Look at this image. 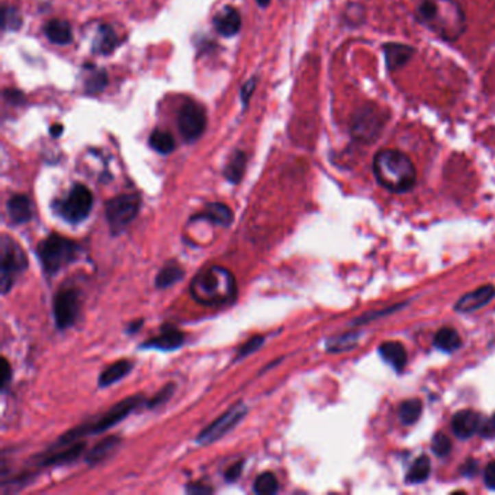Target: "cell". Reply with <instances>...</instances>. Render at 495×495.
I'll list each match as a JSON object with an SVG mask.
<instances>
[{"instance_id": "cell-1", "label": "cell", "mask_w": 495, "mask_h": 495, "mask_svg": "<svg viewBox=\"0 0 495 495\" xmlns=\"http://www.w3.org/2000/svg\"><path fill=\"white\" fill-rule=\"evenodd\" d=\"M415 18L446 43L459 40L468 28L466 15L457 0H420Z\"/></svg>"}, {"instance_id": "cell-2", "label": "cell", "mask_w": 495, "mask_h": 495, "mask_svg": "<svg viewBox=\"0 0 495 495\" xmlns=\"http://www.w3.org/2000/svg\"><path fill=\"white\" fill-rule=\"evenodd\" d=\"M374 175L382 188L394 193L411 191L417 182L413 160L395 148H383L374 158Z\"/></svg>"}, {"instance_id": "cell-3", "label": "cell", "mask_w": 495, "mask_h": 495, "mask_svg": "<svg viewBox=\"0 0 495 495\" xmlns=\"http://www.w3.org/2000/svg\"><path fill=\"white\" fill-rule=\"evenodd\" d=\"M191 293L202 305H226L236 300L237 283L231 271L221 266H209L191 283Z\"/></svg>"}, {"instance_id": "cell-4", "label": "cell", "mask_w": 495, "mask_h": 495, "mask_svg": "<svg viewBox=\"0 0 495 495\" xmlns=\"http://www.w3.org/2000/svg\"><path fill=\"white\" fill-rule=\"evenodd\" d=\"M143 401H144V398L141 397V395H134V397L122 400L121 402L114 405L110 410H108L102 415L90 420L89 423L80 424L79 427L64 433L63 436H60V439L57 440L53 449L69 446V444L79 442L84 436L99 435V433H104V431L109 430L110 427H114L118 423H121L123 418H127Z\"/></svg>"}, {"instance_id": "cell-5", "label": "cell", "mask_w": 495, "mask_h": 495, "mask_svg": "<svg viewBox=\"0 0 495 495\" xmlns=\"http://www.w3.org/2000/svg\"><path fill=\"white\" fill-rule=\"evenodd\" d=\"M80 253V244L60 234H49L36 245V254L48 276H54Z\"/></svg>"}, {"instance_id": "cell-6", "label": "cell", "mask_w": 495, "mask_h": 495, "mask_svg": "<svg viewBox=\"0 0 495 495\" xmlns=\"http://www.w3.org/2000/svg\"><path fill=\"white\" fill-rule=\"evenodd\" d=\"M389 112L379 105L367 104L359 108L350 119V135L361 144H374L385 130Z\"/></svg>"}, {"instance_id": "cell-7", "label": "cell", "mask_w": 495, "mask_h": 495, "mask_svg": "<svg viewBox=\"0 0 495 495\" xmlns=\"http://www.w3.org/2000/svg\"><path fill=\"white\" fill-rule=\"evenodd\" d=\"M2 270H0V287H2V293L6 295L12 288H14L18 278L23 274L28 267V257L22 250V247L8 236H3L2 240Z\"/></svg>"}, {"instance_id": "cell-8", "label": "cell", "mask_w": 495, "mask_h": 495, "mask_svg": "<svg viewBox=\"0 0 495 495\" xmlns=\"http://www.w3.org/2000/svg\"><path fill=\"white\" fill-rule=\"evenodd\" d=\"M141 206V200L135 193H125L108 201L105 214L112 234H121L137 217Z\"/></svg>"}, {"instance_id": "cell-9", "label": "cell", "mask_w": 495, "mask_h": 495, "mask_svg": "<svg viewBox=\"0 0 495 495\" xmlns=\"http://www.w3.org/2000/svg\"><path fill=\"white\" fill-rule=\"evenodd\" d=\"M93 206V195L84 184H74L66 197L56 204L57 214L71 224H77L88 218Z\"/></svg>"}, {"instance_id": "cell-10", "label": "cell", "mask_w": 495, "mask_h": 495, "mask_svg": "<svg viewBox=\"0 0 495 495\" xmlns=\"http://www.w3.org/2000/svg\"><path fill=\"white\" fill-rule=\"evenodd\" d=\"M245 413H247V407L244 402H239L234 407H231L228 411L219 415L215 422H213L208 427H205L200 433V435H197L196 442L206 446V444H211V443L222 439L230 430H232L241 422Z\"/></svg>"}, {"instance_id": "cell-11", "label": "cell", "mask_w": 495, "mask_h": 495, "mask_svg": "<svg viewBox=\"0 0 495 495\" xmlns=\"http://www.w3.org/2000/svg\"><path fill=\"white\" fill-rule=\"evenodd\" d=\"M80 313V292L73 287H63L54 298V318L60 330L71 327Z\"/></svg>"}, {"instance_id": "cell-12", "label": "cell", "mask_w": 495, "mask_h": 495, "mask_svg": "<svg viewBox=\"0 0 495 495\" xmlns=\"http://www.w3.org/2000/svg\"><path fill=\"white\" fill-rule=\"evenodd\" d=\"M178 127L184 141H196L206 128L205 109L200 104L188 101L179 110Z\"/></svg>"}, {"instance_id": "cell-13", "label": "cell", "mask_w": 495, "mask_h": 495, "mask_svg": "<svg viewBox=\"0 0 495 495\" xmlns=\"http://www.w3.org/2000/svg\"><path fill=\"white\" fill-rule=\"evenodd\" d=\"M494 296H495L494 285H485V287H481L472 292L463 295L462 298L456 302L455 309L459 313H472L490 304L494 300Z\"/></svg>"}, {"instance_id": "cell-14", "label": "cell", "mask_w": 495, "mask_h": 495, "mask_svg": "<svg viewBox=\"0 0 495 495\" xmlns=\"http://www.w3.org/2000/svg\"><path fill=\"white\" fill-rule=\"evenodd\" d=\"M184 343V334L171 326H165L162 328V333L158 334L157 337H153L152 340H147L143 343V349H157L163 352H171L182 348Z\"/></svg>"}, {"instance_id": "cell-15", "label": "cell", "mask_w": 495, "mask_h": 495, "mask_svg": "<svg viewBox=\"0 0 495 495\" xmlns=\"http://www.w3.org/2000/svg\"><path fill=\"white\" fill-rule=\"evenodd\" d=\"M415 54V48L401 43H388L383 45V56H385L387 69L394 73L410 63Z\"/></svg>"}, {"instance_id": "cell-16", "label": "cell", "mask_w": 495, "mask_h": 495, "mask_svg": "<svg viewBox=\"0 0 495 495\" xmlns=\"http://www.w3.org/2000/svg\"><path fill=\"white\" fill-rule=\"evenodd\" d=\"M86 444L83 442L71 443L64 449L57 448V449H49V455L43 456V459L38 462L41 466H56V465H66L77 461L84 452Z\"/></svg>"}, {"instance_id": "cell-17", "label": "cell", "mask_w": 495, "mask_h": 495, "mask_svg": "<svg viewBox=\"0 0 495 495\" xmlns=\"http://www.w3.org/2000/svg\"><path fill=\"white\" fill-rule=\"evenodd\" d=\"M481 426V417L472 410H462L456 413L452 420V428L459 439H469L474 436Z\"/></svg>"}, {"instance_id": "cell-18", "label": "cell", "mask_w": 495, "mask_h": 495, "mask_svg": "<svg viewBox=\"0 0 495 495\" xmlns=\"http://www.w3.org/2000/svg\"><path fill=\"white\" fill-rule=\"evenodd\" d=\"M215 29L224 36L236 35L241 28V16L239 10L232 6L222 8L214 18Z\"/></svg>"}, {"instance_id": "cell-19", "label": "cell", "mask_w": 495, "mask_h": 495, "mask_svg": "<svg viewBox=\"0 0 495 495\" xmlns=\"http://www.w3.org/2000/svg\"><path fill=\"white\" fill-rule=\"evenodd\" d=\"M8 215L14 224H25L32 219L34 209L32 202L28 196L25 195H14L8 201Z\"/></svg>"}, {"instance_id": "cell-20", "label": "cell", "mask_w": 495, "mask_h": 495, "mask_svg": "<svg viewBox=\"0 0 495 495\" xmlns=\"http://www.w3.org/2000/svg\"><path fill=\"white\" fill-rule=\"evenodd\" d=\"M195 219H197V221L206 219V221L214 222V224H217V226L228 227L232 222V211L226 204L214 202V204H208L201 214L193 215L192 221H195Z\"/></svg>"}, {"instance_id": "cell-21", "label": "cell", "mask_w": 495, "mask_h": 495, "mask_svg": "<svg viewBox=\"0 0 495 495\" xmlns=\"http://www.w3.org/2000/svg\"><path fill=\"white\" fill-rule=\"evenodd\" d=\"M379 353L385 362H388L392 367L401 370L405 367L408 354L404 348V344L400 341H385L381 344Z\"/></svg>"}, {"instance_id": "cell-22", "label": "cell", "mask_w": 495, "mask_h": 495, "mask_svg": "<svg viewBox=\"0 0 495 495\" xmlns=\"http://www.w3.org/2000/svg\"><path fill=\"white\" fill-rule=\"evenodd\" d=\"M119 444H121V439L118 436H109L99 442L93 449H90L88 455H86L84 461L89 465L101 463L119 448Z\"/></svg>"}, {"instance_id": "cell-23", "label": "cell", "mask_w": 495, "mask_h": 495, "mask_svg": "<svg viewBox=\"0 0 495 495\" xmlns=\"http://www.w3.org/2000/svg\"><path fill=\"white\" fill-rule=\"evenodd\" d=\"M47 38L58 45H67L73 40L70 23L61 19H53L47 23L45 27Z\"/></svg>"}, {"instance_id": "cell-24", "label": "cell", "mask_w": 495, "mask_h": 495, "mask_svg": "<svg viewBox=\"0 0 495 495\" xmlns=\"http://www.w3.org/2000/svg\"><path fill=\"white\" fill-rule=\"evenodd\" d=\"M132 369V363L130 361H118L115 363L106 367L104 372L99 376V387L108 388L114 385L115 382L121 381L123 376H127Z\"/></svg>"}, {"instance_id": "cell-25", "label": "cell", "mask_w": 495, "mask_h": 495, "mask_svg": "<svg viewBox=\"0 0 495 495\" xmlns=\"http://www.w3.org/2000/svg\"><path fill=\"white\" fill-rule=\"evenodd\" d=\"M461 336L455 328L452 327H443L436 333L435 346L442 352L452 353L461 348Z\"/></svg>"}, {"instance_id": "cell-26", "label": "cell", "mask_w": 495, "mask_h": 495, "mask_svg": "<svg viewBox=\"0 0 495 495\" xmlns=\"http://www.w3.org/2000/svg\"><path fill=\"white\" fill-rule=\"evenodd\" d=\"M184 276V270L178 263H167L162 270L158 271L156 278L157 288H169L171 285L178 283Z\"/></svg>"}, {"instance_id": "cell-27", "label": "cell", "mask_w": 495, "mask_h": 495, "mask_svg": "<svg viewBox=\"0 0 495 495\" xmlns=\"http://www.w3.org/2000/svg\"><path fill=\"white\" fill-rule=\"evenodd\" d=\"M247 163V156L243 152H236L230 158L228 165L224 169V175L231 183H239L243 179Z\"/></svg>"}, {"instance_id": "cell-28", "label": "cell", "mask_w": 495, "mask_h": 495, "mask_svg": "<svg viewBox=\"0 0 495 495\" xmlns=\"http://www.w3.org/2000/svg\"><path fill=\"white\" fill-rule=\"evenodd\" d=\"M117 44H118V41H117V35H115L114 29L108 27V25H102V27L99 28V32L96 36L95 51L101 53V54H109L110 51H114Z\"/></svg>"}, {"instance_id": "cell-29", "label": "cell", "mask_w": 495, "mask_h": 495, "mask_svg": "<svg viewBox=\"0 0 495 495\" xmlns=\"http://www.w3.org/2000/svg\"><path fill=\"white\" fill-rule=\"evenodd\" d=\"M423 413V404L420 400H407L400 407V420L405 426H411L418 422Z\"/></svg>"}, {"instance_id": "cell-30", "label": "cell", "mask_w": 495, "mask_h": 495, "mask_svg": "<svg viewBox=\"0 0 495 495\" xmlns=\"http://www.w3.org/2000/svg\"><path fill=\"white\" fill-rule=\"evenodd\" d=\"M431 471V463L427 456H420L418 459L413 463L410 471L407 474V482L410 484H420L428 478Z\"/></svg>"}, {"instance_id": "cell-31", "label": "cell", "mask_w": 495, "mask_h": 495, "mask_svg": "<svg viewBox=\"0 0 495 495\" xmlns=\"http://www.w3.org/2000/svg\"><path fill=\"white\" fill-rule=\"evenodd\" d=\"M150 145L153 147V150L160 154H170L176 147L175 138L171 137V134L160 130H156L150 135Z\"/></svg>"}, {"instance_id": "cell-32", "label": "cell", "mask_w": 495, "mask_h": 495, "mask_svg": "<svg viewBox=\"0 0 495 495\" xmlns=\"http://www.w3.org/2000/svg\"><path fill=\"white\" fill-rule=\"evenodd\" d=\"M278 479L271 472L260 474L254 481V492L260 495H269L275 494L278 491Z\"/></svg>"}, {"instance_id": "cell-33", "label": "cell", "mask_w": 495, "mask_h": 495, "mask_svg": "<svg viewBox=\"0 0 495 495\" xmlns=\"http://www.w3.org/2000/svg\"><path fill=\"white\" fill-rule=\"evenodd\" d=\"M356 343H357V334L349 333V334H344V336L331 339L327 344V349L330 352H346V350H350L352 348H354Z\"/></svg>"}, {"instance_id": "cell-34", "label": "cell", "mask_w": 495, "mask_h": 495, "mask_svg": "<svg viewBox=\"0 0 495 495\" xmlns=\"http://www.w3.org/2000/svg\"><path fill=\"white\" fill-rule=\"evenodd\" d=\"M108 83V76L105 70L95 71L92 76L86 82V92L88 93H99L105 89Z\"/></svg>"}, {"instance_id": "cell-35", "label": "cell", "mask_w": 495, "mask_h": 495, "mask_svg": "<svg viewBox=\"0 0 495 495\" xmlns=\"http://www.w3.org/2000/svg\"><path fill=\"white\" fill-rule=\"evenodd\" d=\"M431 449L433 452H435L437 456L440 457H444L448 456L450 453V449H452V442L450 439L444 435V433H437V435L435 436V439H433L431 442Z\"/></svg>"}, {"instance_id": "cell-36", "label": "cell", "mask_w": 495, "mask_h": 495, "mask_svg": "<svg viewBox=\"0 0 495 495\" xmlns=\"http://www.w3.org/2000/svg\"><path fill=\"white\" fill-rule=\"evenodd\" d=\"M263 343H265V337H263V336H254V337H252L250 340H247L245 343L241 344V348L239 349L236 361H240V359L247 357L249 354H252L253 352L258 350V349L263 346Z\"/></svg>"}, {"instance_id": "cell-37", "label": "cell", "mask_w": 495, "mask_h": 495, "mask_svg": "<svg viewBox=\"0 0 495 495\" xmlns=\"http://www.w3.org/2000/svg\"><path fill=\"white\" fill-rule=\"evenodd\" d=\"M173 392H175V385H173V383H167V385L162 391L157 392L154 397L147 402V407L148 408H156V407L166 404L171 398Z\"/></svg>"}, {"instance_id": "cell-38", "label": "cell", "mask_w": 495, "mask_h": 495, "mask_svg": "<svg viewBox=\"0 0 495 495\" xmlns=\"http://www.w3.org/2000/svg\"><path fill=\"white\" fill-rule=\"evenodd\" d=\"M21 25V16L18 15V12L12 8H6L5 14H3V27L5 28H19Z\"/></svg>"}, {"instance_id": "cell-39", "label": "cell", "mask_w": 495, "mask_h": 495, "mask_svg": "<svg viewBox=\"0 0 495 495\" xmlns=\"http://www.w3.org/2000/svg\"><path fill=\"white\" fill-rule=\"evenodd\" d=\"M10 379H12V369H10L9 362L3 357L2 359V370H0V387H2V391H6Z\"/></svg>"}, {"instance_id": "cell-40", "label": "cell", "mask_w": 495, "mask_h": 495, "mask_svg": "<svg viewBox=\"0 0 495 495\" xmlns=\"http://www.w3.org/2000/svg\"><path fill=\"white\" fill-rule=\"evenodd\" d=\"M484 482L490 490H495V461L487 465L484 471Z\"/></svg>"}, {"instance_id": "cell-41", "label": "cell", "mask_w": 495, "mask_h": 495, "mask_svg": "<svg viewBox=\"0 0 495 495\" xmlns=\"http://www.w3.org/2000/svg\"><path fill=\"white\" fill-rule=\"evenodd\" d=\"M243 466H244V462H243V461H240V462H237V463H234L232 466H230L228 471L226 472V479L230 481V482L237 481V479L240 478V475H241Z\"/></svg>"}, {"instance_id": "cell-42", "label": "cell", "mask_w": 495, "mask_h": 495, "mask_svg": "<svg viewBox=\"0 0 495 495\" xmlns=\"http://www.w3.org/2000/svg\"><path fill=\"white\" fill-rule=\"evenodd\" d=\"M254 89H256V79H254V77L250 79L247 83H244L243 89H241V99H243V104H244V105L249 104V99H250V96H252V93H253Z\"/></svg>"}, {"instance_id": "cell-43", "label": "cell", "mask_w": 495, "mask_h": 495, "mask_svg": "<svg viewBox=\"0 0 495 495\" xmlns=\"http://www.w3.org/2000/svg\"><path fill=\"white\" fill-rule=\"evenodd\" d=\"M481 436H484L485 439H491L495 437V415L491 417L488 422L482 426L481 428Z\"/></svg>"}, {"instance_id": "cell-44", "label": "cell", "mask_w": 495, "mask_h": 495, "mask_svg": "<svg viewBox=\"0 0 495 495\" xmlns=\"http://www.w3.org/2000/svg\"><path fill=\"white\" fill-rule=\"evenodd\" d=\"M188 492H191V494H209V492H213V488L205 485V484H191L188 487Z\"/></svg>"}, {"instance_id": "cell-45", "label": "cell", "mask_w": 495, "mask_h": 495, "mask_svg": "<svg viewBox=\"0 0 495 495\" xmlns=\"http://www.w3.org/2000/svg\"><path fill=\"white\" fill-rule=\"evenodd\" d=\"M61 132H63V127L61 125H54L51 128V134L54 135V137H58V135H61Z\"/></svg>"}, {"instance_id": "cell-46", "label": "cell", "mask_w": 495, "mask_h": 495, "mask_svg": "<svg viewBox=\"0 0 495 495\" xmlns=\"http://www.w3.org/2000/svg\"><path fill=\"white\" fill-rule=\"evenodd\" d=\"M141 326H143V321L140 319V321H138V323H135V324H132V326L130 327V331H131V333H134V330H137V328H140Z\"/></svg>"}, {"instance_id": "cell-47", "label": "cell", "mask_w": 495, "mask_h": 495, "mask_svg": "<svg viewBox=\"0 0 495 495\" xmlns=\"http://www.w3.org/2000/svg\"><path fill=\"white\" fill-rule=\"evenodd\" d=\"M256 2L262 8H266L269 5V0H256Z\"/></svg>"}]
</instances>
